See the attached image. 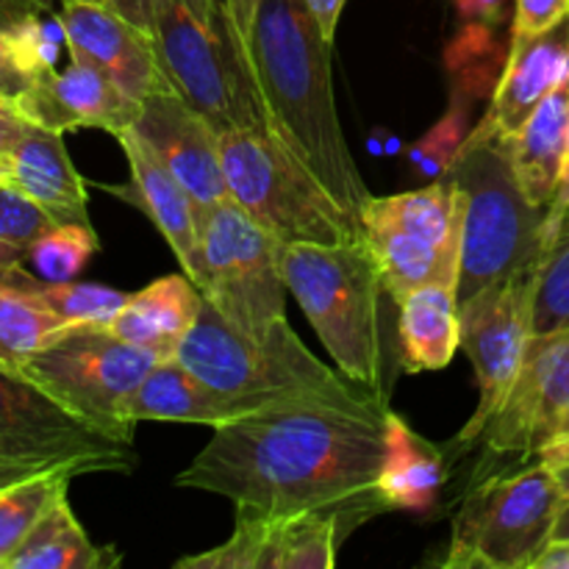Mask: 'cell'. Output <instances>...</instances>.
<instances>
[{"instance_id":"4dcf8cb0","label":"cell","mask_w":569,"mask_h":569,"mask_svg":"<svg viewBox=\"0 0 569 569\" xmlns=\"http://www.w3.org/2000/svg\"><path fill=\"white\" fill-rule=\"evenodd\" d=\"M569 328V214L545 239L542 256L533 272L531 337Z\"/></svg>"},{"instance_id":"277c9868","label":"cell","mask_w":569,"mask_h":569,"mask_svg":"<svg viewBox=\"0 0 569 569\" xmlns=\"http://www.w3.org/2000/svg\"><path fill=\"white\" fill-rule=\"evenodd\" d=\"M287 292L331 353L333 367L387 400L383 389L381 292L383 281L365 237L337 244H283Z\"/></svg>"},{"instance_id":"83f0119b","label":"cell","mask_w":569,"mask_h":569,"mask_svg":"<svg viewBox=\"0 0 569 569\" xmlns=\"http://www.w3.org/2000/svg\"><path fill=\"white\" fill-rule=\"evenodd\" d=\"M20 267L0 270V365L11 370H22L33 353L67 328L37 292L28 289Z\"/></svg>"},{"instance_id":"7dc6e473","label":"cell","mask_w":569,"mask_h":569,"mask_svg":"<svg viewBox=\"0 0 569 569\" xmlns=\"http://www.w3.org/2000/svg\"><path fill=\"white\" fill-rule=\"evenodd\" d=\"M44 470H53V467H39V465H17V461H3L0 459V489L11 487L17 481H26V478L39 476Z\"/></svg>"},{"instance_id":"9c48e42d","label":"cell","mask_w":569,"mask_h":569,"mask_svg":"<svg viewBox=\"0 0 569 569\" xmlns=\"http://www.w3.org/2000/svg\"><path fill=\"white\" fill-rule=\"evenodd\" d=\"M361 228L395 303L428 283L459 287L461 198L448 176L415 192L372 194Z\"/></svg>"},{"instance_id":"cb8c5ba5","label":"cell","mask_w":569,"mask_h":569,"mask_svg":"<svg viewBox=\"0 0 569 569\" xmlns=\"http://www.w3.org/2000/svg\"><path fill=\"white\" fill-rule=\"evenodd\" d=\"M448 453L428 442L395 411L387 415V459L378 476V495L389 511L433 509L450 481Z\"/></svg>"},{"instance_id":"44dd1931","label":"cell","mask_w":569,"mask_h":569,"mask_svg":"<svg viewBox=\"0 0 569 569\" xmlns=\"http://www.w3.org/2000/svg\"><path fill=\"white\" fill-rule=\"evenodd\" d=\"M0 183L31 198L53 222H89L87 181L64 148V133L28 126L0 161Z\"/></svg>"},{"instance_id":"8d00e7d4","label":"cell","mask_w":569,"mask_h":569,"mask_svg":"<svg viewBox=\"0 0 569 569\" xmlns=\"http://www.w3.org/2000/svg\"><path fill=\"white\" fill-rule=\"evenodd\" d=\"M28 126H31V120L22 114L17 100L11 94L0 92V161H3V156L9 153L11 144L22 137Z\"/></svg>"},{"instance_id":"9a60e30c","label":"cell","mask_w":569,"mask_h":569,"mask_svg":"<svg viewBox=\"0 0 569 569\" xmlns=\"http://www.w3.org/2000/svg\"><path fill=\"white\" fill-rule=\"evenodd\" d=\"M345 542L342 522L322 511L267 517L237 509L233 533L206 553L178 559V569H331Z\"/></svg>"},{"instance_id":"ffe728a7","label":"cell","mask_w":569,"mask_h":569,"mask_svg":"<svg viewBox=\"0 0 569 569\" xmlns=\"http://www.w3.org/2000/svg\"><path fill=\"white\" fill-rule=\"evenodd\" d=\"M569 81V17L539 37L509 39L492 103L470 137L509 139L559 83Z\"/></svg>"},{"instance_id":"f1b7e54d","label":"cell","mask_w":569,"mask_h":569,"mask_svg":"<svg viewBox=\"0 0 569 569\" xmlns=\"http://www.w3.org/2000/svg\"><path fill=\"white\" fill-rule=\"evenodd\" d=\"M72 478H78L72 467H53L0 489V569L9 567L11 556L20 550L44 511L64 498Z\"/></svg>"},{"instance_id":"603a6c76","label":"cell","mask_w":569,"mask_h":569,"mask_svg":"<svg viewBox=\"0 0 569 569\" xmlns=\"http://www.w3.org/2000/svg\"><path fill=\"white\" fill-rule=\"evenodd\" d=\"M203 306V292L187 272L156 278L148 287L133 292L120 315L111 322V331L137 348L150 350L161 359H172L192 331Z\"/></svg>"},{"instance_id":"d6986e66","label":"cell","mask_w":569,"mask_h":569,"mask_svg":"<svg viewBox=\"0 0 569 569\" xmlns=\"http://www.w3.org/2000/svg\"><path fill=\"white\" fill-rule=\"evenodd\" d=\"M117 142L126 153L131 176H128V183L106 189L126 203L137 206L153 222L156 231L176 253L181 270L200 289V281H203V220H200L198 206L181 187V181L161 164L159 156L137 133H120Z\"/></svg>"},{"instance_id":"d4e9b609","label":"cell","mask_w":569,"mask_h":569,"mask_svg":"<svg viewBox=\"0 0 569 569\" xmlns=\"http://www.w3.org/2000/svg\"><path fill=\"white\" fill-rule=\"evenodd\" d=\"M569 133V81L559 83L520 126L506 139L511 164L520 178L522 192L533 206L548 209L559 187Z\"/></svg>"},{"instance_id":"d590c367","label":"cell","mask_w":569,"mask_h":569,"mask_svg":"<svg viewBox=\"0 0 569 569\" xmlns=\"http://www.w3.org/2000/svg\"><path fill=\"white\" fill-rule=\"evenodd\" d=\"M569 17V0H515L511 39L539 37Z\"/></svg>"},{"instance_id":"8992f818","label":"cell","mask_w":569,"mask_h":569,"mask_svg":"<svg viewBox=\"0 0 569 569\" xmlns=\"http://www.w3.org/2000/svg\"><path fill=\"white\" fill-rule=\"evenodd\" d=\"M153 39L176 92L217 131L250 128L270 133L226 0H153Z\"/></svg>"},{"instance_id":"30bf717a","label":"cell","mask_w":569,"mask_h":569,"mask_svg":"<svg viewBox=\"0 0 569 569\" xmlns=\"http://www.w3.org/2000/svg\"><path fill=\"white\" fill-rule=\"evenodd\" d=\"M161 356L117 337L109 326L64 328L22 365L28 378L122 442H133L131 398Z\"/></svg>"},{"instance_id":"8fae6325","label":"cell","mask_w":569,"mask_h":569,"mask_svg":"<svg viewBox=\"0 0 569 569\" xmlns=\"http://www.w3.org/2000/svg\"><path fill=\"white\" fill-rule=\"evenodd\" d=\"M283 242L226 198L203 222V298L237 331L264 339L287 317Z\"/></svg>"},{"instance_id":"bcb514c9","label":"cell","mask_w":569,"mask_h":569,"mask_svg":"<svg viewBox=\"0 0 569 569\" xmlns=\"http://www.w3.org/2000/svg\"><path fill=\"white\" fill-rule=\"evenodd\" d=\"M531 569H569V539H553L548 548L539 553Z\"/></svg>"},{"instance_id":"484cf974","label":"cell","mask_w":569,"mask_h":569,"mask_svg":"<svg viewBox=\"0 0 569 569\" xmlns=\"http://www.w3.org/2000/svg\"><path fill=\"white\" fill-rule=\"evenodd\" d=\"M400 359L409 372H437L461 348L456 283H428L398 300Z\"/></svg>"},{"instance_id":"e575fe53","label":"cell","mask_w":569,"mask_h":569,"mask_svg":"<svg viewBox=\"0 0 569 569\" xmlns=\"http://www.w3.org/2000/svg\"><path fill=\"white\" fill-rule=\"evenodd\" d=\"M53 226L31 198L0 183V270L28 264L33 242Z\"/></svg>"},{"instance_id":"f546056e","label":"cell","mask_w":569,"mask_h":569,"mask_svg":"<svg viewBox=\"0 0 569 569\" xmlns=\"http://www.w3.org/2000/svg\"><path fill=\"white\" fill-rule=\"evenodd\" d=\"M22 281L28 289L37 292V298L64 322L67 328L78 326H111L120 315L122 306L131 295L120 289L103 287V283H81V281H44L37 272H28L26 264L20 267Z\"/></svg>"},{"instance_id":"ab89813d","label":"cell","mask_w":569,"mask_h":569,"mask_svg":"<svg viewBox=\"0 0 569 569\" xmlns=\"http://www.w3.org/2000/svg\"><path fill=\"white\" fill-rule=\"evenodd\" d=\"M28 87H31V81H28V78L17 70L14 59H11V53H9V44H6L3 22H0V92L11 94V98L17 100Z\"/></svg>"},{"instance_id":"7c38bea8","label":"cell","mask_w":569,"mask_h":569,"mask_svg":"<svg viewBox=\"0 0 569 569\" xmlns=\"http://www.w3.org/2000/svg\"><path fill=\"white\" fill-rule=\"evenodd\" d=\"M0 459L72 467L78 476L137 470L133 442L106 433L26 372L6 365H0Z\"/></svg>"},{"instance_id":"c3c4849f","label":"cell","mask_w":569,"mask_h":569,"mask_svg":"<svg viewBox=\"0 0 569 569\" xmlns=\"http://www.w3.org/2000/svg\"><path fill=\"white\" fill-rule=\"evenodd\" d=\"M553 539H569V498L565 500V509H561L559 522H556Z\"/></svg>"},{"instance_id":"ba28073f","label":"cell","mask_w":569,"mask_h":569,"mask_svg":"<svg viewBox=\"0 0 569 569\" xmlns=\"http://www.w3.org/2000/svg\"><path fill=\"white\" fill-rule=\"evenodd\" d=\"M228 194L283 244H337L365 237L328 189L270 133L231 128L220 133Z\"/></svg>"},{"instance_id":"1f68e13d","label":"cell","mask_w":569,"mask_h":569,"mask_svg":"<svg viewBox=\"0 0 569 569\" xmlns=\"http://www.w3.org/2000/svg\"><path fill=\"white\" fill-rule=\"evenodd\" d=\"M98 250L92 222H56L33 242L28 264L44 281H76Z\"/></svg>"},{"instance_id":"f35d334b","label":"cell","mask_w":569,"mask_h":569,"mask_svg":"<svg viewBox=\"0 0 569 569\" xmlns=\"http://www.w3.org/2000/svg\"><path fill=\"white\" fill-rule=\"evenodd\" d=\"M569 214V133H567V148H565V161H561V176L559 187H556L553 203L548 206V217H545V239H550L556 233V228L561 226V220Z\"/></svg>"},{"instance_id":"ee69618b","label":"cell","mask_w":569,"mask_h":569,"mask_svg":"<svg viewBox=\"0 0 569 569\" xmlns=\"http://www.w3.org/2000/svg\"><path fill=\"white\" fill-rule=\"evenodd\" d=\"M39 11H53V0H0V22H3V28L28 14H39Z\"/></svg>"},{"instance_id":"ac0fdd59","label":"cell","mask_w":569,"mask_h":569,"mask_svg":"<svg viewBox=\"0 0 569 569\" xmlns=\"http://www.w3.org/2000/svg\"><path fill=\"white\" fill-rule=\"evenodd\" d=\"M17 106L33 126L59 133L98 128L114 139L131 131L139 114V100L122 92L98 67L83 61H70L64 70L39 76L17 98Z\"/></svg>"},{"instance_id":"74e56055","label":"cell","mask_w":569,"mask_h":569,"mask_svg":"<svg viewBox=\"0 0 569 569\" xmlns=\"http://www.w3.org/2000/svg\"><path fill=\"white\" fill-rule=\"evenodd\" d=\"M465 20H478L483 26H503L509 20V0H453Z\"/></svg>"},{"instance_id":"5bb4252c","label":"cell","mask_w":569,"mask_h":569,"mask_svg":"<svg viewBox=\"0 0 569 569\" xmlns=\"http://www.w3.org/2000/svg\"><path fill=\"white\" fill-rule=\"evenodd\" d=\"M569 431V328L531 337L520 372L478 445L492 459H537Z\"/></svg>"},{"instance_id":"5b68a950","label":"cell","mask_w":569,"mask_h":569,"mask_svg":"<svg viewBox=\"0 0 569 569\" xmlns=\"http://www.w3.org/2000/svg\"><path fill=\"white\" fill-rule=\"evenodd\" d=\"M445 176L461 198L459 303L533 270L545 248L548 209L522 192L506 139L467 137Z\"/></svg>"},{"instance_id":"7a4b0ae2","label":"cell","mask_w":569,"mask_h":569,"mask_svg":"<svg viewBox=\"0 0 569 569\" xmlns=\"http://www.w3.org/2000/svg\"><path fill=\"white\" fill-rule=\"evenodd\" d=\"M331 48L303 0H259L248 67L272 139L361 222L372 192L339 122Z\"/></svg>"},{"instance_id":"b9f144b4","label":"cell","mask_w":569,"mask_h":569,"mask_svg":"<svg viewBox=\"0 0 569 569\" xmlns=\"http://www.w3.org/2000/svg\"><path fill=\"white\" fill-rule=\"evenodd\" d=\"M537 459H542L545 465L553 470V476L559 478L561 489H565V495L569 498V431L565 433V437L556 439L553 445H548V448H545Z\"/></svg>"},{"instance_id":"681fc988","label":"cell","mask_w":569,"mask_h":569,"mask_svg":"<svg viewBox=\"0 0 569 569\" xmlns=\"http://www.w3.org/2000/svg\"><path fill=\"white\" fill-rule=\"evenodd\" d=\"M59 3H64V0H59ZM81 3H109L111 6V0H81Z\"/></svg>"},{"instance_id":"60d3db41","label":"cell","mask_w":569,"mask_h":569,"mask_svg":"<svg viewBox=\"0 0 569 569\" xmlns=\"http://www.w3.org/2000/svg\"><path fill=\"white\" fill-rule=\"evenodd\" d=\"M306 9L311 11V17L317 20L320 26L322 37L333 44L337 39V28H339V17H342V9L348 0H303Z\"/></svg>"},{"instance_id":"836d02e7","label":"cell","mask_w":569,"mask_h":569,"mask_svg":"<svg viewBox=\"0 0 569 569\" xmlns=\"http://www.w3.org/2000/svg\"><path fill=\"white\" fill-rule=\"evenodd\" d=\"M3 33L17 70L28 81H37L39 76L53 72L61 48H67V33L59 20V11L56 14L53 11L28 14L22 20L6 26Z\"/></svg>"},{"instance_id":"3957f363","label":"cell","mask_w":569,"mask_h":569,"mask_svg":"<svg viewBox=\"0 0 569 569\" xmlns=\"http://www.w3.org/2000/svg\"><path fill=\"white\" fill-rule=\"evenodd\" d=\"M176 359L206 387L231 398H253L267 406L326 403L348 411H389L387 400L317 359L289 320L278 322L264 339H253L237 331L206 298Z\"/></svg>"},{"instance_id":"52a82bcc","label":"cell","mask_w":569,"mask_h":569,"mask_svg":"<svg viewBox=\"0 0 569 569\" xmlns=\"http://www.w3.org/2000/svg\"><path fill=\"white\" fill-rule=\"evenodd\" d=\"M565 489L542 459L476 481L453 517L445 569H531L553 542Z\"/></svg>"},{"instance_id":"4fadbf2b","label":"cell","mask_w":569,"mask_h":569,"mask_svg":"<svg viewBox=\"0 0 569 569\" xmlns=\"http://www.w3.org/2000/svg\"><path fill=\"white\" fill-rule=\"evenodd\" d=\"M533 272L537 267L509 281L492 283L459 303L461 350L470 356L478 381V406L459 437L456 450H472L483 428L509 395L528 342H531Z\"/></svg>"},{"instance_id":"7402d4cb","label":"cell","mask_w":569,"mask_h":569,"mask_svg":"<svg viewBox=\"0 0 569 569\" xmlns=\"http://www.w3.org/2000/svg\"><path fill=\"white\" fill-rule=\"evenodd\" d=\"M267 409L253 398H231L206 387L181 361H159L131 398L133 422H187V426H226V422Z\"/></svg>"},{"instance_id":"2e32d148","label":"cell","mask_w":569,"mask_h":569,"mask_svg":"<svg viewBox=\"0 0 569 569\" xmlns=\"http://www.w3.org/2000/svg\"><path fill=\"white\" fill-rule=\"evenodd\" d=\"M131 131L153 150L161 164L181 181L200 211V220L217 209L228 194L220 156V131L183 100L176 89L153 92L139 103Z\"/></svg>"},{"instance_id":"e0dca14e","label":"cell","mask_w":569,"mask_h":569,"mask_svg":"<svg viewBox=\"0 0 569 569\" xmlns=\"http://www.w3.org/2000/svg\"><path fill=\"white\" fill-rule=\"evenodd\" d=\"M59 20L70 59L98 67L139 103L153 92L176 89L161 67L153 33L133 26L114 6L64 0Z\"/></svg>"},{"instance_id":"f6af8a7d","label":"cell","mask_w":569,"mask_h":569,"mask_svg":"<svg viewBox=\"0 0 569 569\" xmlns=\"http://www.w3.org/2000/svg\"><path fill=\"white\" fill-rule=\"evenodd\" d=\"M117 11L142 31L153 33V0H111Z\"/></svg>"},{"instance_id":"7bdbcfd3","label":"cell","mask_w":569,"mask_h":569,"mask_svg":"<svg viewBox=\"0 0 569 569\" xmlns=\"http://www.w3.org/2000/svg\"><path fill=\"white\" fill-rule=\"evenodd\" d=\"M259 0H226V11L228 20H231L233 33L242 42L244 53H248V37H250V26H253V14Z\"/></svg>"},{"instance_id":"4316f807","label":"cell","mask_w":569,"mask_h":569,"mask_svg":"<svg viewBox=\"0 0 569 569\" xmlns=\"http://www.w3.org/2000/svg\"><path fill=\"white\" fill-rule=\"evenodd\" d=\"M120 561L114 548L89 539L64 495L44 511L6 569H114Z\"/></svg>"},{"instance_id":"6da1fadb","label":"cell","mask_w":569,"mask_h":569,"mask_svg":"<svg viewBox=\"0 0 569 569\" xmlns=\"http://www.w3.org/2000/svg\"><path fill=\"white\" fill-rule=\"evenodd\" d=\"M387 415L326 403L267 406L211 428L176 487L220 495L253 515H333L348 539L372 517L389 515L378 495Z\"/></svg>"},{"instance_id":"d6a6232c","label":"cell","mask_w":569,"mask_h":569,"mask_svg":"<svg viewBox=\"0 0 569 569\" xmlns=\"http://www.w3.org/2000/svg\"><path fill=\"white\" fill-rule=\"evenodd\" d=\"M472 100H476L472 89L461 83L453 92L450 109L445 111L442 120H439L426 137L417 139V142L411 144L409 159L420 176L439 178L448 172L450 164H453L461 144H465V139L470 137L472 131V106H476Z\"/></svg>"}]
</instances>
